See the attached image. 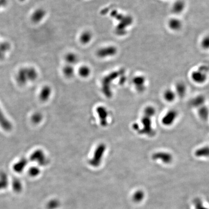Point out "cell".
Instances as JSON below:
<instances>
[{
    "mask_svg": "<svg viewBox=\"0 0 209 209\" xmlns=\"http://www.w3.org/2000/svg\"><path fill=\"white\" fill-rule=\"evenodd\" d=\"M134 199L135 200V201H139L142 198V194L140 193V192H136V193L135 194L134 196Z\"/></svg>",
    "mask_w": 209,
    "mask_h": 209,
    "instance_id": "f546056e",
    "label": "cell"
},
{
    "mask_svg": "<svg viewBox=\"0 0 209 209\" xmlns=\"http://www.w3.org/2000/svg\"><path fill=\"white\" fill-rule=\"evenodd\" d=\"M185 7L184 2L182 0H179L173 3L172 7V10L174 14H179L183 12L185 9Z\"/></svg>",
    "mask_w": 209,
    "mask_h": 209,
    "instance_id": "9a60e30c",
    "label": "cell"
},
{
    "mask_svg": "<svg viewBox=\"0 0 209 209\" xmlns=\"http://www.w3.org/2000/svg\"><path fill=\"white\" fill-rule=\"evenodd\" d=\"M194 155L198 158H209V146H204L198 148L195 150Z\"/></svg>",
    "mask_w": 209,
    "mask_h": 209,
    "instance_id": "ba28073f",
    "label": "cell"
},
{
    "mask_svg": "<svg viewBox=\"0 0 209 209\" xmlns=\"http://www.w3.org/2000/svg\"><path fill=\"white\" fill-rule=\"evenodd\" d=\"M198 115L202 120H207L209 118V108L205 105L198 108Z\"/></svg>",
    "mask_w": 209,
    "mask_h": 209,
    "instance_id": "e0dca14e",
    "label": "cell"
},
{
    "mask_svg": "<svg viewBox=\"0 0 209 209\" xmlns=\"http://www.w3.org/2000/svg\"><path fill=\"white\" fill-rule=\"evenodd\" d=\"M196 209H207L206 208H205L202 204L201 205H198L197 202H196Z\"/></svg>",
    "mask_w": 209,
    "mask_h": 209,
    "instance_id": "1f68e13d",
    "label": "cell"
},
{
    "mask_svg": "<svg viewBox=\"0 0 209 209\" xmlns=\"http://www.w3.org/2000/svg\"><path fill=\"white\" fill-rule=\"evenodd\" d=\"M40 170L37 167H32L30 168L29 172L31 176H37L39 173Z\"/></svg>",
    "mask_w": 209,
    "mask_h": 209,
    "instance_id": "f1b7e54d",
    "label": "cell"
},
{
    "mask_svg": "<svg viewBox=\"0 0 209 209\" xmlns=\"http://www.w3.org/2000/svg\"><path fill=\"white\" fill-rule=\"evenodd\" d=\"M92 37L93 36L91 32L89 31H85L81 33L79 37V40L81 43L84 44H86L91 41Z\"/></svg>",
    "mask_w": 209,
    "mask_h": 209,
    "instance_id": "7402d4cb",
    "label": "cell"
},
{
    "mask_svg": "<svg viewBox=\"0 0 209 209\" xmlns=\"http://www.w3.org/2000/svg\"><path fill=\"white\" fill-rule=\"evenodd\" d=\"M26 72L28 81H34L37 78L38 76L37 72V70L33 67L26 68Z\"/></svg>",
    "mask_w": 209,
    "mask_h": 209,
    "instance_id": "ac0fdd59",
    "label": "cell"
},
{
    "mask_svg": "<svg viewBox=\"0 0 209 209\" xmlns=\"http://www.w3.org/2000/svg\"><path fill=\"white\" fill-rule=\"evenodd\" d=\"M176 95L174 90L171 89H166L163 93V98L168 103H172L176 99Z\"/></svg>",
    "mask_w": 209,
    "mask_h": 209,
    "instance_id": "2e32d148",
    "label": "cell"
},
{
    "mask_svg": "<svg viewBox=\"0 0 209 209\" xmlns=\"http://www.w3.org/2000/svg\"><path fill=\"white\" fill-rule=\"evenodd\" d=\"M65 60L68 65H72L78 62V56L74 53L70 52L65 55Z\"/></svg>",
    "mask_w": 209,
    "mask_h": 209,
    "instance_id": "ffe728a7",
    "label": "cell"
},
{
    "mask_svg": "<svg viewBox=\"0 0 209 209\" xmlns=\"http://www.w3.org/2000/svg\"><path fill=\"white\" fill-rule=\"evenodd\" d=\"M179 113L176 109H171L168 110L161 119V122L165 126H170L176 122Z\"/></svg>",
    "mask_w": 209,
    "mask_h": 209,
    "instance_id": "277c9868",
    "label": "cell"
},
{
    "mask_svg": "<svg viewBox=\"0 0 209 209\" xmlns=\"http://www.w3.org/2000/svg\"><path fill=\"white\" fill-rule=\"evenodd\" d=\"M7 5V0H0V8L4 7Z\"/></svg>",
    "mask_w": 209,
    "mask_h": 209,
    "instance_id": "4dcf8cb0",
    "label": "cell"
},
{
    "mask_svg": "<svg viewBox=\"0 0 209 209\" xmlns=\"http://www.w3.org/2000/svg\"><path fill=\"white\" fill-rule=\"evenodd\" d=\"M168 28L173 31H179L182 27V22L180 19L176 17L171 18L168 21Z\"/></svg>",
    "mask_w": 209,
    "mask_h": 209,
    "instance_id": "9c48e42d",
    "label": "cell"
},
{
    "mask_svg": "<svg viewBox=\"0 0 209 209\" xmlns=\"http://www.w3.org/2000/svg\"><path fill=\"white\" fill-rule=\"evenodd\" d=\"M206 101V98L204 95H200L196 97H194L190 101V104L191 106L193 108H196L198 109V108L205 105V103Z\"/></svg>",
    "mask_w": 209,
    "mask_h": 209,
    "instance_id": "52a82bcc",
    "label": "cell"
},
{
    "mask_svg": "<svg viewBox=\"0 0 209 209\" xmlns=\"http://www.w3.org/2000/svg\"><path fill=\"white\" fill-rule=\"evenodd\" d=\"M16 81L20 85H23L28 81L27 79L26 68H21L17 72L16 76Z\"/></svg>",
    "mask_w": 209,
    "mask_h": 209,
    "instance_id": "30bf717a",
    "label": "cell"
},
{
    "mask_svg": "<svg viewBox=\"0 0 209 209\" xmlns=\"http://www.w3.org/2000/svg\"><path fill=\"white\" fill-rule=\"evenodd\" d=\"M79 75L83 78L88 77L90 74V68L86 65H83L79 68Z\"/></svg>",
    "mask_w": 209,
    "mask_h": 209,
    "instance_id": "603a6c76",
    "label": "cell"
},
{
    "mask_svg": "<svg viewBox=\"0 0 209 209\" xmlns=\"http://www.w3.org/2000/svg\"><path fill=\"white\" fill-rule=\"evenodd\" d=\"M133 83L136 91L139 93L144 92L146 89V79L144 77H135L133 79Z\"/></svg>",
    "mask_w": 209,
    "mask_h": 209,
    "instance_id": "8992f818",
    "label": "cell"
},
{
    "mask_svg": "<svg viewBox=\"0 0 209 209\" xmlns=\"http://www.w3.org/2000/svg\"><path fill=\"white\" fill-rule=\"evenodd\" d=\"M0 125L2 128L7 131H9L12 128V125L8 119L5 117L2 109L0 108Z\"/></svg>",
    "mask_w": 209,
    "mask_h": 209,
    "instance_id": "7c38bea8",
    "label": "cell"
},
{
    "mask_svg": "<svg viewBox=\"0 0 209 209\" xmlns=\"http://www.w3.org/2000/svg\"><path fill=\"white\" fill-rule=\"evenodd\" d=\"M201 47L205 50L209 49V35L205 36L201 41Z\"/></svg>",
    "mask_w": 209,
    "mask_h": 209,
    "instance_id": "484cf974",
    "label": "cell"
},
{
    "mask_svg": "<svg viewBox=\"0 0 209 209\" xmlns=\"http://www.w3.org/2000/svg\"><path fill=\"white\" fill-rule=\"evenodd\" d=\"M63 74L68 78H71L74 74V69L72 65H66L63 69Z\"/></svg>",
    "mask_w": 209,
    "mask_h": 209,
    "instance_id": "d4e9b609",
    "label": "cell"
},
{
    "mask_svg": "<svg viewBox=\"0 0 209 209\" xmlns=\"http://www.w3.org/2000/svg\"><path fill=\"white\" fill-rule=\"evenodd\" d=\"M42 115L40 113H35L32 116V120L35 124H38L42 120Z\"/></svg>",
    "mask_w": 209,
    "mask_h": 209,
    "instance_id": "83f0119b",
    "label": "cell"
},
{
    "mask_svg": "<svg viewBox=\"0 0 209 209\" xmlns=\"http://www.w3.org/2000/svg\"><path fill=\"white\" fill-rule=\"evenodd\" d=\"M117 51V49L114 46H108L98 50L97 54L99 57L105 58L114 56L116 54Z\"/></svg>",
    "mask_w": 209,
    "mask_h": 209,
    "instance_id": "5b68a950",
    "label": "cell"
},
{
    "mask_svg": "<svg viewBox=\"0 0 209 209\" xmlns=\"http://www.w3.org/2000/svg\"><path fill=\"white\" fill-rule=\"evenodd\" d=\"M156 113V109L154 106H146L143 110V115L148 117L153 118Z\"/></svg>",
    "mask_w": 209,
    "mask_h": 209,
    "instance_id": "cb8c5ba5",
    "label": "cell"
},
{
    "mask_svg": "<svg viewBox=\"0 0 209 209\" xmlns=\"http://www.w3.org/2000/svg\"><path fill=\"white\" fill-rule=\"evenodd\" d=\"M59 205V201L56 200H51L48 203V208L49 209H55L58 207Z\"/></svg>",
    "mask_w": 209,
    "mask_h": 209,
    "instance_id": "4316f807",
    "label": "cell"
},
{
    "mask_svg": "<svg viewBox=\"0 0 209 209\" xmlns=\"http://www.w3.org/2000/svg\"><path fill=\"white\" fill-rule=\"evenodd\" d=\"M46 12L42 9H38L33 12L31 16V20L34 23L40 22L45 16Z\"/></svg>",
    "mask_w": 209,
    "mask_h": 209,
    "instance_id": "4fadbf2b",
    "label": "cell"
},
{
    "mask_svg": "<svg viewBox=\"0 0 209 209\" xmlns=\"http://www.w3.org/2000/svg\"><path fill=\"white\" fill-rule=\"evenodd\" d=\"M152 118L143 115L141 118L139 124V130L138 133L140 135L151 136L155 134L153 125H152Z\"/></svg>",
    "mask_w": 209,
    "mask_h": 209,
    "instance_id": "6da1fadb",
    "label": "cell"
},
{
    "mask_svg": "<svg viewBox=\"0 0 209 209\" xmlns=\"http://www.w3.org/2000/svg\"><path fill=\"white\" fill-rule=\"evenodd\" d=\"M152 159L154 161H159L165 164H170L173 160L172 154L166 151H158L154 152L152 155Z\"/></svg>",
    "mask_w": 209,
    "mask_h": 209,
    "instance_id": "3957f363",
    "label": "cell"
},
{
    "mask_svg": "<svg viewBox=\"0 0 209 209\" xmlns=\"http://www.w3.org/2000/svg\"><path fill=\"white\" fill-rule=\"evenodd\" d=\"M177 96L180 97H183L185 96L187 92V87L184 83L179 82L176 84L175 90L174 91Z\"/></svg>",
    "mask_w": 209,
    "mask_h": 209,
    "instance_id": "5bb4252c",
    "label": "cell"
},
{
    "mask_svg": "<svg viewBox=\"0 0 209 209\" xmlns=\"http://www.w3.org/2000/svg\"><path fill=\"white\" fill-rule=\"evenodd\" d=\"M21 1H23L24 0H21Z\"/></svg>",
    "mask_w": 209,
    "mask_h": 209,
    "instance_id": "d6a6232c",
    "label": "cell"
},
{
    "mask_svg": "<svg viewBox=\"0 0 209 209\" xmlns=\"http://www.w3.org/2000/svg\"><path fill=\"white\" fill-rule=\"evenodd\" d=\"M27 164V160L25 158H22L15 163L13 168L15 171L17 172H21L24 170Z\"/></svg>",
    "mask_w": 209,
    "mask_h": 209,
    "instance_id": "d6986e66",
    "label": "cell"
},
{
    "mask_svg": "<svg viewBox=\"0 0 209 209\" xmlns=\"http://www.w3.org/2000/svg\"><path fill=\"white\" fill-rule=\"evenodd\" d=\"M51 94V90L48 86L43 87L40 93V98L42 101H46L49 98Z\"/></svg>",
    "mask_w": 209,
    "mask_h": 209,
    "instance_id": "44dd1931",
    "label": "cell"
},
{
    "mask_svg": "<svg viewBox=\"0 0 209 209\" xmlns=\"http://www.w3.org/2000/svg\"><path fill=\"white\" fill-rule=\"evenodd\" d=\"M31 159L37 162L38 163L43 165L46 163V156L43 152L41 150H37L34 152L31 156Z\"/></svg>",
    "mask_w": 209,
    "mask_h": 209,
    "instance_id": "8fae6325",
    "label": "cell"
},
{
    "mask_svg": "<svg viewBox=\"0 0 209 209\" xmlns=\"http://www.w3.org/2000/svg\"><path fill=\"white\" fill-rule=\"evenodd\" d=\"M207 72L208 69L205 66L200 67L198 69L192 72L191 74L192 80L196 84L204 83L207 80Z\"/></svg>",
    "mask_w": 209,
    "mask_h": 209,
    "instance_id": "7a4b0ae2",
    "label": "cell"
}]
</instances>
